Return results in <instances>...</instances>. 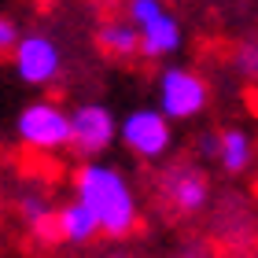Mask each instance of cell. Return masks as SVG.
I'll use <instances>...</instances> for the list:
<instances>
[{"instance_id":"cell-12","label":"cell","mask_w":258,"mask_h":258,"mask_svg":"<svg viewBox=\"0 0 258 258\" xmlns=\"http://www.w3.org/2000/svg\"><path fill=\"white\" fill-rule=\"evenodd\" d=\"M218 137H221L218 166L225 170L229 177H240V173H247L251 162H254V140H251V133H247V129L229 125V129H218Z\"/></svg>"},{"instance_id":"cell-9","label":"cell","mask_w":258,"mask_h":258,"mask_svg":"<svg viewBox=\"0 0 258 258\" xmlns=\"http://www.w3.org/2000/svg\"><path fill=\"white\" fill-rule=\"evenodd\" d=\"M184 44V30L177 15H170V11H159L155 19L140 22V55L144 59H170V55H177Z\"/></svg>"},{"instance_id":"cell-6","label":"cell","mask_w":258,"mask_h":258,"mask_svg":"<svg viewBox=\"0 0 258 258\" xmlns=\"http://www.w3.org/2000/svg\"><path fill=\"white\" fill-rule=\"evenodd\" d=\"M11 67H15V78L22 85L44 89L63 70V48L48 33H22L19 44L11 48Z\"/></svg>"},{"instance_id":"cell-3","label":"cell","mask_w":258,"mask_h":258,"mask_svg":"<svg viewBox=\"0 0 258 258\" xmlns=\"http://www.w3.org/2000/svg\"><path fill=\"white\" fill-rule=\"evenodd\" d=\"M15 137L26 148L41 151V155H55L67 151L74 140V125H70V111H63L52 100H33L19 111L15 118Z\"/></svg>"},{"instance_id":"cell-5","label":"cell","mask_w":258,"mask_h":258,"mask_svg":"<svg viewBox=\"0 0 258 258\" xmlns=\"http://www.w3.org/2000/svg\"><path fill=\"white\" fill-rule=\"evenodd\" d=\"M159 196L181 218H196L210 207V177L196 162H170L159 173Z\"/></svg>"},{"instance_id":"cell-2","label":"cell","mask_w":258,"mask_h":258,"mask_svg":"<svg viewBox=\"0 0 258 258\" xmlns=\"http://www.w3.org/2000/svg\"><path fill=\"white\" fill-rule=\"evenodd\" d=\"M118 144L140 162H159L173 148V118L162 107H137L118 118Z\"/></svg>"},{"instance_id":"cell-7","label":"cell","mask_w":258,"mask_h":258,"mask_svg":"<svg viewBox=\"0 0 258 258\" xmlns=\"http://www.w3.org/2000/svg\"><path fill=\"white\" fill-rule=\"evenodd\" d=\"M70 125H74L70 151L78 159H100L118 140V122H114V114L103 103H78L70 111Z\"/></svg>"},{"instance_id":"cell-14","label":"cell","mask_w":258,"mask_h":258,"mask_svg":"<svg viewBox=\"0 0 258 258\" xmlns=\"http://www.w3.org/2000/svg\"><path fill=\"white\" fill-rule=\"evenodd\" d=\"M159 11H166L162 0H129V4H125V15L133 19L137 26H140V22H148V19H155Z\"/></svg>"},{"instance_id":"cell-4","label":"cell","mask_w":258,"mask_h":258,"mask_svg":"<svg viewBox=\"0 0 258 258\" xmlns=\"http://www.w3.org/2000/svg\"><path fill=\"white\" fill-rule=\"evenodd\" d=\"M155 100L159 107L170 114L173 122H192L207 111L210 103V85L203 74H196L192 67H162L155 78Z\"/></svg>"},{"instance_id":"cell-8","label":"cell","mask_w":258,"mask_h":258,"mask_svg":"<svg viewBox=\"0 0 258 258\" xmlns=\"http://www.w3.org/2000/svg\"><path fill=\"white\" fill-rule=\"evenodd\" d=\"M19 218L22 225H26L30 240L37 243V247H55V243H63V232H59V210L52 207V199L44 192H22L19 196Z\"/></svg>"},{"instance_id":"cell-11","label":"cell","mask_w":258,"mask_h":258,"mask_svg":"<svg viewBox=\"0 0 258 258\" xmlns=\"http://www.w3.org/2000/svg\"><path fill=\"white\" fill-rule=\"evenodd\" d=\"M96 48L107 59H137L140 55V26L133 19L100 22L96 26Z\"/></svg>"},{"instance_id":"cell-10","label":"cell","mask_w":258,"mask_h":258,"mask_svg":"<svg viewBox=\"0 0 258 258\" xmlns=\"http://www.w3.org/2000/svg\"><path fill=\"white\" fill-rule=\"evenodd\" d=\"M59 232H63V243H70V247H85V243H92L96 236H103L92 207L78 196L59 207Z\"/></svg>"},{"instance_id":"cell-16","label":"cell","mask_w":258,"mask_h":258,"mask_svg":"<svg viewBox=\"0 0 258 258\" xmlns=\"http://www.w3.org/2000/svg\"><path fill=\"white\" fill-rule=\"evenodd\" d=\"M196 148H199V155H203V159L218 162V151H221V137H218V129H214V133H203Z\"/></svg>"},{"instance_id":"cell-1","label":"cell","mask_w":258,"mask_h":258,"mask_svg":"<svg viewBox=\"0 0 258 258\" xmlns=\"http://www.w3.org/2000/svg\"><path fill=\"white\" fill-rule=\"evenodd\" d=\"M70 184H74V196L92 207L100 232L107 240H125L137 232L140 207L122 170H114L111 162H100V159H81Z\"/></svg>"},{"instance_id":"cell-15","label":"cell","mask_w":258,"mask_h":258,"mask_svg":"<svg viewBox=\"0 0 258 258\" xmlns=\"http://www.w3.org/2000/svg\"><path fill=\"white\" fill-rule=\"evenodd\" d=\"M19 37H22L19 26H15L8 15H0V52H11V48L19 44Z\"/></svg>"},{"instance_id":"cell-13","label":"cell","mask_w":258,"mask_h":258,"mask_svg":"<svg viewBox=\"0 0 258 258\" xmlns=\"http://www.w3.org/2000/svg\"><path fill=\"white\" fill-rule=\"evenodd\" d=\"M232 70L243 81H258V37H243L232 48Z\"/></svg>"}]
</instances>
